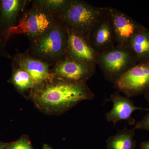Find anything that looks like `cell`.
I'll return each instance as SVG.
<instances>
[{
	"instance_id": "cb8c5ba5",
	"label": "cell",
	"mask_w": 149,
	"mask_h": 149,
	"mask_svg": "<svg viewBox=\"0 0 149 149\" xmlns=\"http://www.w3.org/2000/svg\"><path fill=\"white\" fill-rule=\"evenodd\" d=\"M0 149H3L1 148H0Z\"/></svg>"
},
{
	"instance_id": "2e32d148",
	"label": "cell",
	"mask_w": 149,
	"mask_h": 149,
	"mask_svg": "<svg viewBox=\"0 0 149 149\" xmlns=\"http://www.w3.org/2000/svg\"><path fill=\"white\" fill-rule=\"evenodd\" d=\"M12 74L10 82L21 93H29L34 86V83L29 74L26 71L17 67L12 66Z\"/></svg>"
},
{
	"instance_id": "7c38bea8",
	"label": "cell",
	"mask_w": 149,
	"mask_h": 149,
	"mask_svg": "<svg viewBox=\"0 0 149 149\" xmlns=\"http://www.w3.org/2000/svg\"><path fill=\"white\" fill-rule=\"evenodd\" d=\"M29 1L0 0V27L9 40L11 31L16 26Z\"/></svg>"
},
{
	"instance_id": "6da1fadb",
	"label": "cell",
	"mask_w": 149,
	"mask_h": 149,
	"mask_svg": "<svg viewBox=\"0 0 149 149\" xmlns=\"http://www.w3.org/2000/svg\"><path fill=\"white\" fill-rule=\"evenodd\" d=\"M95 96L87 83H70L53 76L35 85L29 93L36 107L49 114L63 113L81 102L92 100Z\"/></svg>"
},
{
	"instance_id": "5b68a950",
	"label": "cell",
	"mask_w": 149,
	"mask_h": 149,
	"mask_svg": "<svg viewBox=\"0 0 149 149\" xmlns=\"http://www.w3.org/2000/svg\"><path fill=\"white\" fill-rule=\"evenodd\" d=\"M138 62L130 49L117 45L99 54L97 65L105 78L113 84Z\"/></svg>"
},
{
	"instance_id": "9c48e42d",
	"label": "cell",
	"mask_w": 149,
	"mask_h": 149,
	"mask_svg": "<svg viewBox=\"0 0 149 149\" xmlns=\"http://www.w3.org/2000/svg\"><path fill=\"white\" fill-rule=\"evenodd\" d=\"M67 30L68 41L65 58L80 62L97 65L99 54L91 46L88 37L72 30Z\"/></svg>"
},
{
	"instance_id": "d6986e66",
	"label": "cell",
	"mask_w": 149,
	"mask_h": 149,
	"mask_svg": "<svg viewBox=\"0 0 149 149\" xmlns=\"http://www.w3.org/2000/svg\"><path fill=\"white\" fill-rule=\"evenodd\" d=\"M147 111V114L135 124L133 128L135 130L139 129L149 130V108Z\"/></svg>"
},
{
	"instance_id": "e0dca14e",
	"label": "cell",
	"mask_w": 149,
	"mask_h": 149,
	"mask_svg": "<svg viewBox=\"0 0 149 149\" xmlns=\"http://www.w3.org/2000/svg\"><path fill=\"white\" fill-rule=\"evenodd\" d=\"M37 2L58 16L67 5L69 0H37Z\"/></svg>"
},
{
	"instance_id": "7402d4cb",
	"label": "cell",
	"mask_w": 149,
	"mask_h": 149,
	"mask_svg": "<svg viewBox=\"0 0 149 149\" xmlns=\"http://www.w3.org/2000/svg\"><path fill=\"white\" fill-rule=\"evenodd\" d=\"M144 97H145L146 100L149 103V93L144 95Z\"/></svg>"
},
{
	"instance_id": "7a4b0ae2",
	"label": "cell",
	"mask_w": 149,
	"mask_h": 149,
	"mask_svg": "<svg viewBox=\"0 0 149 149\" xmlns=\"http://www.w3.org/2000/svg\"><path fill=\"white\" fill-rule=\"evenodd\" d=\"M68 41L66 28L59 22L33 42L26 52L32 57L50 64L65 58Z\"/></svg>"
},
{
	"instance_id": "ba28073f",
	"label": "cell",
	"mask_w": 149,
	"mask_h": 149,
	"mask_svg": "<svg viewBox=\"0 0 149 149\" xmlns=\"http://www.w3.org/2000/svg\"><path fill=\"white\" fill-rule=\"evenodd\" d=\"M91 46L100 54L117 45L116 37L107 7H103L100 16L88 37Z\"/></svg>"
},
{
	"instance_id": "4fadbf2b",
	"label": "cell",
	"mask_w": 149,
	"mask_h": 149,
	"mask_svg": "<svg viewBox=\"0 0 149 149\" xmlns=\"http://www.w3.org/2000/svg\"><path fill=\"white\" fill-rule=\"evenodd\" d=\"M110 100L113 103V107L106 113L105 117L107 121L112 123L113 125L122 120L128 121L130 124H133L135 121L131 115L133 112L138 110L148 111L149 109L136 106L130 98L122 95L118 91L111 94Z\"/></svg>"
},
{
	"instance_id": "8992f818",
	"label": "cell",
	"mask_w": 149,
	"mask_h": 149,
	"mask_svg": "<svg viewBox=\"0 0 149 149\" xmlns=\"http://www.w3.org/2000/svg\"><path fill=\"white\" fill-rule=\"evenodd\" d=\"M113 88L129 98L149 93V60L139 61L113 83Z\"/></svg>"
},
{
	"instance_id": "d4e9b609",
	"label": "cell",
	"mask_w": 149,
	"mask_h": 149,
	"mask_svg": "<svg viewBox=\"0 0 149 149\" xmlns=\"http://www.w3.org/2000/svg\"></svg>"
},
{
	"instance_id": "ffe728a7",
	"label": "cell",
	"mask_w": 149,
	"mask_h": 149,
	"mask_svg": "<svg viewBox=\"0 0 149 149\" xmlns=\"http://www.w3.org/2000/svg\"><path fill=\"white\" fill-rule=\"evenodd\" d=\"M21 139L22 143L20 149H33L31 146L29 141L26 138L23 137Z\"/></svg>"
},
{
	"instance_id": "603a6c76",
	"label": "cell",
	"mask_w": 149,
	"mask_h": 149,
	"mask_svg": "<svg viewBox=\"0 0 149 149\" xmlns=\"http://www.w3.org/2000/svg\"><path fill=\"white\" fill-rule=\"evenodd\" d=\"M43 149H52V148H51L48 145H45L44 146V148H43Z\"/></svg>"
},
{
	"instance_id": "9a60e30c",
	"label": "cell",
	"mask_w": 149,
	"mask_h": 149,
	"mask_svg": "<svg viewBox=\"0 0 149 149\" xmlns=\"http://www.w3.org/2000/svg\"><path fill=\"white\" fill-rule=\"evenodd\" d=\"M135 130L127 126L118 130L115 135L109 136L107 141V149H135Z\"/></svg>"
},
{
	"instance_id": "30bf717a",
	"label": "cell",
	"mask_w": 149,
	"mask_h": 149,
	"mask_svg": "<svg viewBox=\"0 0 149 149\" xmlns=\"http://www.w3.org/2000/svg\"><path fill=\"white\" fill-rule=\"evenodd\" d=\"M116 37L117 45L128 48L131 39L143 25L126 14L113 8L107 7Z\"/></svg>"
},
{
	"instance_id": "ac0fdd59",
	"label": "cell",
	"mask_w": 149,
	"mask_h": 149,
	"mask_svg": "<svg viewBox=\"0 0 149 149\" xmlns=\"http://www.w3.org/2000/svg\"><path fill=\"white\" fill-rule=\"evenodd\" d=\"M8 40L0 27V58H12L6 49L7 43Z\"/></svg>"
},
{
	"instance_id": "52a82bcc",
	"label": "cell",
	"mask_w": 149,
	"mask_h": 149,
	"mask_svg": "<svg viewBox=\"0 0 149 149\" xmlns=\"http://www.w3.org/2000/svg\"><path fill=\"white\" fill-rule=\"evenodd\" d=\"M96 65L80 62L67 58L54 64L51 73L59 80L72 83H87L96 72Z\"/></svg>"
},
{
	"instance_id": "44dd1931",
	"label": "cell",
	"mask_w": 149,
	"mask_h": 149,
	"mask_svg": "<svg viewBox=\"0 0 149 149\" xmlns=\"http://www.w3.org/2000/svg\"><path fill=\"white\" fill-rule=\"evenodd\" d=\"M140 149H149V141L142 142L140 146Z\"/></svg>"
},
{
	"instance_id": "8fae6325",
	"label": "cell",
	"mask_w": 149,
	"mask_h": 149,
	"mask_svg": "<svg viewBox=\"0 0 149 149\" xmlns=\"http://www.w3.org/2000/svg\"><path fill=\"white\" fill-rule=\"evenodd\" d=\"M11 59V66L20 68L26 71L32 78L34 86L52 77L49 68L51 65L32 57L26 51L16 54Z\"/></svg>"
},
{
	"instance_id": "277c9868",
	"label": "cell",
	"mask_w": 149,
	"mask_h": 149,
	"mask_svg": "<svg viewBox=\"0 0 149 149\" xmlns=\"http://www.w3.org/2000/svg\"><path fill=\"white\" fill-rule=\"evenodd\" d=\"M103 7H98L81 0H69L58 16L59 21L67 29L88 37L102 13Z\"/></svg>"
},
{
	"instance_id": "3957f363",
	"label": "cell",
	"mask_w": 149,
	"mask_h": 149,
	"mask_svg": "<svg viewBox=\"0 0 149 149\" xmlns=\"http://www.w3.org/2000/svg\"><path fill=\"white\" fill-rule=\"evenodd\" d=\"M58 16L36 1L24 11L18 23L11 31L10 35L24 34L30 42L37 40L47 31L59 23Z\"/></svg>"
},
{
	"instance_id": "5bb4252c",
	"label": "cell",
	"mask_w": 149,
	"mask_h": 149,
	"mask_svg": "<svg viewBox=\"0 0 149 149\" xmlns=\"http://www.w3.org/2000/svg\"><path fill=\"white\" fill-rule=\"evenodd\" d=\"M128 48L139 61L149 60V29L143 26L133 37Z\"/></svg>"
}]
</instances>
